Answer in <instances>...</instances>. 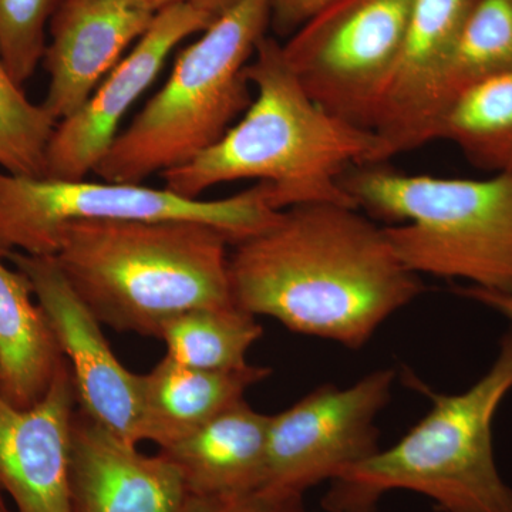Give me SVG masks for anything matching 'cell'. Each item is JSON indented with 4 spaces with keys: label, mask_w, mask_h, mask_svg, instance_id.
I'll use <instances>...</instances> for the list:
<instances>
[{
    "label": "cell",
    "mask_w": 512,
    "mask_h": 512,
    "mask_svg": "<svg viewBox=\"0 0 512 512\" xmlns=\"http://www.w3.org/2000/svg\"><path fill=\"white\" fill-rule=\"evenodd\" d=\"M235 305L286 329L360 349L423 292L384 228L350 205L305 204L232 245Z\"/></svg>",
    "instance_id": "6da1fadb"
},
{
    "label": "cell",
    "mask_w": 512,
    "mask_h": 512,
    "mask_svg": "<svg viewBox=\"0 0 512 512\" xmlns=\"http://www.w3.org/2000/svg\"><path fill=\"white\" fill-rule=\"evenodd\" d=\"M247 77L254 90L247 111L214 146L161 174L164 188L198 200L218 185L256 180L271 187L276 211L320 202L355 207L342 178L357 165L387 163L375 131L320 107L275 37L259 42Z\"/></svg>",
    "instance_id": "7a4b0ae2"
},
{
    "label": "cell",
    "mask_w": 512,
    "mask_h": 512,
    "mask_svg": "<svg viewBox=\"0 0 512 512\" xmlns=\"http://www.w3.org/2000/svg\"><path fill=\"white\" fill-rule=\"evenodd\" d=\"M231 239L205 222H76L53 258L101 325L158 338L194 309L235 305Z\"/></svg>",
    "instance_id": "3957f363"
},
{
    "label": "cell",
    "mask_w": 512,
    "mask_h": 512,
    "mask_svg": "<svg viewBox=\"0 0 512 512\" xmlns=\"http://www.w3.org/2000/svg\"><path fill=\"white\" fill-rule=\"evenodd\" d=\"M512 390V332L487 373L466 392H429V413L406 436L335 480L326 512H376L396 490L426 495L441 512H512V488L494 457L495 414Z\"/></svg>",
    "instance_id": "277c9868"
},
{
    "label": "cell",
    "mask_w": 512,
    "mask_h": 512,
    "mask_svg": "<svg viewBox=\"0 0 512 512\" xmlns=\"http://www.w3.org/2000/svg\"><path fill=\"white\" fill-rule=\"evenodd\" d=\"M271 26V0H239L177 56L167 82L121 130L94 170L99 180L144 184L221 140L254 99L247 77Z\"/></svg>",
    "instance_id": "5b68a950"
},
{
    "label": "cell",
    "mask_w": 512,
    "mask_h": 512,
    "mask_svg": "<svg viewBox=\"0 0 512 512\" xmlns=\"http://www.w3.org/2000/svg\"><path fill=\"white\" fill-rule=\"evenodd\" d=\"M342 187L373 220L400 222L384 231L414 274L512 293V173L474 180L366 164Z\"/></svg>",
    "instance_id": "8992f818"
},
{
    "label": "cell",
    "mask_w": 512,
    "mask_h": 512,
    "mask_svg": "<svg viewBox=\"0 0 512 512\" xmlns=\"http://www.w3.org/2000/svg\"><path fill=\"white\" fill-rule=\"evenodd\" d=\"M271 187L256 183L221 200H190L167 188L110 181L52 180L0 168V255L55 256L63 232L76 222L185 220L214 225L237 244L278 217Z\"/></svg>",
    "instance_id": "52a82bcc"
},
{
    "label": "cell",
    "mask_w": 512,
    "mask_h": 512,
    "mask_svg": "<svg viewBox=\"0 0 512 512\" xmlns=\"http://www.w3.org/2000/svg\"><path fill=\"white\" fill-rule=\"evenodd\" d=\"M413 0H338L282 43L286 62L320 107L373 130Z\"/></svg>",
    "instance_id": "ba28073f"
},
{
    "label": "cell",
    "mask_w": 512,
    "mask_h": 512,
    "mask_svg": "<svg viewBox=\"0 0 512 512\" xmlns=\"http://www.w3.org/2000/svg\"><path fill=\"white\" fill-rule=\"evenodd\" d=\"M396 372L376 370L348 387H316L269 419L261 490L305 495L380 450L376 419L392 397Z\"/></svg>",
    "instance_id": "9c48e42d"
},
{
    "label": "cell",
    "mask_w": 512,
    "mask_h": 512,
    "mask_svg": "<svg viewBox=\"0 0 512 512\" xmlns=\"http://www.w3.org/2000/svg\"><path fill=\"white\" fill-rule=\"evenodd\" d=\"M12 266L28 276L76 384L79 410L136 444L144 441L141 375L114 355L101 323L74 292L53 256L10 252Z\"/></svg>",
    "instance_id": "30bf717a"
},
{
    "label": "cell",
    "mask_w": 512,
    "mask_h": 512,
    "mask_svg": "<svg viewBox=\"0 0 512 512\" xmlns=\"http://www.w3.org/2000/svg\"><path fill=\"white\" fill-rule=\"evenodd\" d=\"M217 18L190 5L160 9L147 32L76 113L56 124L46 150L45 178L84 180L119 136L136 101L156 82L171 53Z\"/></svg>",
    "instance_id": "8fae6325"
},
{
    "label": "cell",
    "mask_w": 512,
    "mask_h": 512,
    "mask_svg": "<svg viewBox=\"0 0 512 512\" xmlns=\"http://www.w3.org/2000/svg\"><path fill=\"white\" fill-rule=\"evenodd\" d=\"M474 3L413 0L400 52L373 120L386 161L436 141L441 84Z\"/></svg>",
    "instance_id": "7c38bea8"
},
{
    "label": "cell",
    "mask_w": 512,
    "mask_h": 512,
    "mask_svg": "<svg viewBox=\"0 0 512 512\" xmlns=\"http://www.w3.org/2000/svg\"><path fill=\"white\" fill-rule=\"evenodd\" d=\"M158 10L146 0H62L50 20L42 106L59 123L89 100L147 32Z\"/></svg>",
    "instance_id": "4fadbf2b"
},
{
    "label": "cell",
    "mask_w": 512,
    "mask_h": 512,
    "mask_svg": "<svg viewBox=\"0 0 512 512\" xmlns=\"http://www.w3.org/2000/svg\"><path fill=\"white\" fill-rule=\"evenodd\" d=\"M77 409L67 360L30 409H18L0 394V487L16 512H72L70 453Z\"/></svg>",
    "instance_id": "5bb4252c"
},
{
    "label": "cell",
    "mask_w": 512,
    "mask_h": 512,
    "mask_svg": "<svg viewBox=\"0 0 512 512\" xmlns=\"http://www.w3.org/2000/svg\"><path fill=\"white\" fill-rule=\"evenodd\" d=\"M190 495L180 471L163 454L141 453L77 409L70 453L72 512H184Z\"/></svg>",
    "instance_id": "9a60e30c"
},
{
    "label": "cell",
    "mask_w": 512,
    "mask_h": 512,
    "mask_svg": "<svg viewBox=\"0 0 512 512\" xmlns=\"http://www.w3.org/2000/svg\"><path fill=\"white\" fill-rule=\"evenodd\" d=\"M269 419L242 399L158 453L194 497L254 493L264 485Z\"/></svg>",
    "instance_id": "2e32d148"
},
{
    "label": "cell",
    "mask_w": 512,
    "mask_h": 512,
    "mask_svg": "<svg viewBox=\"0 0 512 512\" xmlns=\"http://www.w3.org/2000/svg\"><path fill=\"white\" fill-rule=\"evenodd\" d=\"M268 367L201 370L164 356L141 375L144 440L164 448L184 439L271 376Z\"/></svg>",
    "instance_id": "e0dca14e"
},
{
    "label": "cell",
    "mask_w": 512,
    "mask_h": 512,
    "mask_svg": "<svg viewBox=\"0 0 512 512\" xmlns=\"http://www.w3.org/2000/svg\"><path fill=\"white\" fill-rule=\"evenodd\" d=\"M0 255V394L18 409L45 397L66 360L28 276Z\"/></svg>",
    "instance_id": "ac0fdd59"
},
{
    "label": "cell",
    "mask_w": 512,
    "mask_h": 512,
    "mask_svg": "<svg viewBox=\"0 0 512 512\" xmlns=\"http://www.w3.org/2000/svg\"><path fill=\"white\" fill-rule=\"evenodd\" d=\"M436 140H446L491 174L512 173V67L470 84L441 113Z\"/></svg>",
    "instance_id": "d6986e66"
},
{
    "label": "cell",
    "mask_w": 512,
    "mask_h": 512,
    "mask_svg": "<svg viewBox=\"0 0 512 512\" xmlns=\"http://www.w3.org/2000/svg\"><path fill=\"white\" fill-rule=\"evenodd\" d=\"M264 329L237 305L194 309L165 323L158 339L167 355L201 370H234L249 365L247 353Z\"/></svg>",
    "instance_id": "ffe728a7"
},
{
    "label": "cell",
    "mask_w": 512,
    "mask_h": 512,
    "mask_svg": "<svg viewBox=\"0 0 512 512\" xmlns=\"http://www.w3.org/2000/svg\"><path fill=\"white\" fill-rule=\"evenodd\" d=\"M511 67L512 0H476L441 84L437 123L457 93Z\"/></svg>",
    "instance_id": "44dd1931"
},
{
    "label": "cell",
    "mask_w": 512,
    "mask_h": 512,
    "mask_svg": "<svg viewBox=\"0 0 512 512\" xmlns=\"http://www.w3.org/2000/svg\"><path fill=\"white\" fill-rule=\"evenodd\" d=\"M56 124L42 104L26 97L0 57V168L45 177L47 144Z\"/></svg>",
    "instance_id": "7402d4cb"
},
{
    "label": "cell",
    "mask_w": 512,
    "mask_h": 512,
    "mask_svg": "<svg viewBox=\"0 0 512 512\" xmlns=\"http://www.w3.org/2000/svg\"><path fill=\"white\" fill-rule=\"evenodd\" d=\"M62 0H0V57L25 86L42 63L47 30Z\"/></svg>",
    "instance_id": "603a6c76"
},
{
    "label": "cell",
    "mask_w": 512,
    "mask_h": 512,
    "mask_svg": "<svg viewBox=\"0 0 512 512\" xmlns=\"http://www.w3.org/2000/svg\"><path fill=\"white\" fill-rule=\"evenodd\" d=\"M184 512H311L301 495H285L258 490L224 497L190 495Z\"/></svg>",
    "instance_id": "cb8c5ba5"
},
{
    "label": "cell",
    "mask_w": 512,
    "mask_h": 512,
    "mask_svg": "<svg viewBox=\"0 0 512 512\" xmlns=\"http://www.w3.org/2000/svg\"><path fill=\"white\" fill-rule=\"evenodd\" d=\"M338 0H271V26L281 36H291L322 10Z\"/></svg>",
    "instance_id": "d4e9b609"
},
{
    "label": "cell",
    "mask_w": 512,
    "mask_h": 512,
    "mask_svg": "<svg viewBox=\"0 0 512 512\" xmlns=\"http://www.w3.org/2000/svg\"><path fill=\"white\" fill-rule=\"evenodd\" d=\"M458 295L483 303L505 316L512 323V293L491 291V289L478 288V286H464L457 288Z\"/></svg>",
    "instance_id": "484cf974"
},
{
    "label": "cell",
    "mask_w": 512,
    "mask_h": 512,
    "mask_svg": "<svg viewBox=\"0 0 512 512\" xmlns=\"http://www.w3.org/2000/svg\"><path fill=\"white\" fill-rule=\"evenodd\" d=\"M146 2L157 10L173 5H190L210 13L214 18H218L222 13L231 9L232 6L237 5L239 0H146Z\"/></svg>",
    "instance_id": "4316f807"
},
{
    "label": "cell",
    "mask_w": 512,
    "mask_h": 512,
    "mask_svg": "<svg viewBox=\"0 0 512 512\" xmlns=\"http://www.w3.org/2000/svg\"><path fill=\"white\" fill-rule=\"evenodd\" d=\"M5 493H3L2 487H0V512H16L9 507L8 501H6Z\"/></svg>",
    "instance_id": "83f0119b"
}]
</instances>
